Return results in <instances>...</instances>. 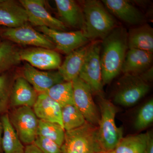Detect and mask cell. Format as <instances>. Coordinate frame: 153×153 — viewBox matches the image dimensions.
I'll list each match as a JSON object with an SVG mask.
<instances>
[{"instance_id":"f546056e","label":"cell","mask_w":153,"mask_h":153,"mask_svg":"<svg viewBox=\"0 0 153 153\" xmlns=\"http://www.w3.org/2000/svg\"><path fill=\"white\" fill-rule=\"evenodd\" d=\"M33 144L44 153H62L56 143L41 136H37Z\"/></svg>"},{"instance_id":"4316f807","label":"cell","mask_w":153,"mask_h":153,"mask_svg":"<svg viewBox=\"0 0 153 153\" xmlns=\"http://www.w3.org/2000/svg\"><path fill=\"white\" fill-rule=\"evenodd\" d=\"M62 120L65 131L78 128L86 122L83 115L74 104L62 108Z\"/></svg>"},{"instance_id":"8fae6325","label":"cell","mask_w":153,"mask_h":153,"mask_svg":"<svg viewBox=\"0 0 153 153\" xmlns=\"http://www.w3.org/2000/svg\"><path fill=\"white\" fill-rule=\"evenodd\" d=\"M19 2L25 8L27 14L28 23L36 27H46L66 31V25L47 10L45 1L43 0H20Z\"/></svg>"},{"instance_id":"e575fe53","label":"cell","mask_w":153,"mask_h":153,"mask_svg":"<svg viewBox=\"0 0 153 153\" xmlns=\"http://www.w3.org/2000/svg\"><path fill=\"white\" fill-rule=\"evenodd\" d=\"M106 153H114V152H113V151H112V152H108Z\"/></svg>"},{"instance_id":"7402d4cb","label":"cell","mask_w":153,"mask_h":153,"mask_svg":"<svg viewBox=\"0 0 153 153\" xmlns=\"http://www.w3.org/2000/svg\"><path fill=\"white\" fill-rule=\"evenodd\" d=\"M3 127L1 146L3 153H25V146L20 140L10 121L8 114L1 117Z\"/></svg>"},{"instance_id":"f1b7e54d","label":"cell","mask_w":153,"mask_h":153,"mask_svg":"<svg viewBox=\"0 0 153 153\" xmlns=\"http://www.w3.org/2000/svg\"><path fill=\"white\" fill-rule=\"evenodd\" d=\"M12 87L7 74H0V114L5 113L10 105V95Z\"/></svg>"},{"instance_id":"8992f818","label":"cell","mask_w":153,"mask_h":153,"mask_svg":"<svg viewBox=\"0 0 153 153\" xmlns=\"http://www.w3.org/2000/svg\"><path fill=\"white\" fill-rule=\"evenodd\" d=\"M149 90V85L139 75L124 74L120 79L114 101L121 106H133L143 97Z\"/></svg>"},{"instance_id":"44dd1931","label":"cell","mask_w":153,"mask_h":153,"mask_svg":"<svg viewBox=\"0 0 153 153\" xmlns=\"http://www.w3.org/2000/svg\"><path fill=\"white\" fill-rule=\"evenodd\" d=\"M129 49L153 52V30L149 25L143 24L130 29L128 33Z\"/></svg>"},{"instance_id":"7c38bea8","label":"cell","mask_w":153,"mask_h":153,"mask_svg":"<svg viewBox=\"0 0 153 153\" xmlns=\"http://www.w3.org/2000/svg\"><path fill=\"white\" fill-rule=\"evenodd\" d=\"M21 60L27 62L31 66L43 71L58 69L62 63L61 57L55 50L32 47L20 50Z\"/></svg>"},{"instance_id":"2e32d148","label":"cell","mask_w":153,"mask_h":153,"mask_svg":"<svg viewBox=\"0 0 153 153\" xmlns=\"http://www.w3.org/2000/svg\"><path fill=\"white\" fill-rule=\"evenodd\" d=\"M38 95V92L23 76H19L15 79L11 88L10 106L33 108Z\"/></svg>"},{"instance_id":"d6986e66","label":"cell","mask_w":153,"mask_h":153,"mask_svg":"<svg viewBox=\"0 0 153 153\" xmlns=\"http://www.w3.org/2000/svg\"><path fill=\"white\" fill-rule=\"evenodd\" d=\"M152 60V53L140 49H129L121 71L124 74L139 75L151 67Z\"/></svg>"},{"instance_id":"836d02e7","label":"cell","mask_w":153,"mask_h":153,"mask_svg":"<svg viewBox=\"0 0 153 153\" xmlns=\"http://www.w3.org/2000/svg\"><path fill=\"white\" fill-rule=\"evenodd\" d=\"M3 134V127L1 122L0 121V153H3L1 146V140Z\"/></svg>"},{"instance_id":"9c48e42d","label":"cell","mask_w":153,"mask_h":153,"mask_svg":"<svg viewBox=\"0 0 153 153\" xmlns=\"http://www.w3.org/2000/svg\"><path fill=\"white\" fill-rule=\"evenodd\" d=\"M38 31L49 38L57 50L68 55L90 41L82 30L72 32L59 31L45 27H38Z\"/></svg>"},{"instance_id":"ac0fdd59","label":"cell","mask_w":153,"mask_h":153,"mask_svg":"<svg viewBox=\"0 0 153 153\" xmlns=\"http://www.w3.org/2000/svg\"><path fill=\"white\" fill-rule=\"evenodd\" d=\"M61 21L66 26L84 30L85 20L82 7L73 0H55Z\"/></svg>"},{"instance_id":"ffe728a7","label":"cell","mask_w":153,"mask_h":153,"mask_svg":"<svg viewBox=\"0 0 153 153\" xmlns=\"http://www.w3.org/2000/svg\"><path fill=\"white\" fill-rule=\"evenodd\" d=\"M89 44L79 47L69 53L61 63L57 71L64 81L72 82L79 76Z\"/></svg>"},{"instance_id":"ba28073f","label":"cell","mask_w":153,"mask_h":153,"mask_svg":"<svg viewBox=\"0 0 153 153\" xmlns=\"http://www.w3.org/2000/svg\"><path fill=\"white\" fill-rule=\"evenodd\" d=\"M74 105L85 118L86 122L98 126L100 114L92 97L90 87L79 77L72 81Z\"/></svg>"},{"instance_id":"6da1fadb","label":"cell","mask_w":153,"mask_h":153,"mask_svg":"<svg viewBox=\"0 0 153 153\" xmlns=\"http://www.w3.org/2000/svg\"><path fill=\"white\" fill-rule=\"evenodd\" d=\"M100 63L102 82L108 84L121 71L129 49L128 32L118 26L101 40Z\"/></svg>"},{"instance_id":"d4e9b609","label":"cell","mask_w":153,"mask_h":153,"mask_svg":"<svg viewBox=\"0 0 153 153\" xmlns=\"http://www.w3.org/2000/svg\"><path fill=\"white\" fill-rule=\"evenodd\" d=\"M61 107L74 104L72 82H64L53 85L45 93Z\"/></svg>"},{"instance_id":"30bf717a","label":"cell","mask_w":153,"mask_h":153,"mask_svg":"<svg viewBox=\"0 0 153 153\" xmlns=\"http://www.w3.org/2000/svg\"><path fill=\"white\" fill-rule=\"evenodd\" d=\"M1 36L10 42L20 45L55 49V45L49 38L28 24L18 27L7 28L2 32Z\"/></svg>"},{"instance_id":"4dcf8cb0","label":"cell","mask_w":153,"mask_h":153,"mask_svg":"<svg viewBox=\"0 0 153 153\" xmlns=\"http://www.w3.org/2000/svg\"><path fill=\"white\" fill-rule=\"evenodd\" d=\"M140 77L145 82H147L152 81L153 78V66H151L146 71L139 74Z\"/></svg>"},{"instance_id":"52a82bcc","label":"cell","mask_w":153,"mask_h":153,"mask_svg":"<svg viewBox=\"0 0 153 153\" xmlns=\"http://www.w3.org/2000/svg\"><path fill=\"white\" fill-rule=\"evenodd\" d=\"M9 118L22 143L26 146L33 144L38 136L39 119L33 108L27 106L16 108Z\"/></svg>"},{"instance_id":"d6a6232c","label":"cell","mask_w":153,"mask_h":153,"mask_svg":"<svg viewBox=\"0 0 153 153\" xmlns=\"http://www.w3.org/2000/svg\"><path fill=\"white\" fill-rule=\"evenodd\" d=\"M25 153H44L34 144L27 145L25 146Z\"/></svg>"},{"instance_id":"603a6c76","label":"cell","mask_w":153,"mask_h":153,"mask_svg":"<svg viewBox=\"0 0 153 153\" xmlns=\"http://www.w3.org/2000/svg\"><path fill=\"white\" fill-rule=\"evenodd\" d=\"M148 137L147 132L123 137L113 152L114 153H143Z\"/></svg>"},{"instance_id":"83f0119b","label":"cell","mask_w":153,"mask_h":153,"mask_svg":"<svg viewBox=\"0 0 153 153\" xmlns=\"http://www.w3.org/2000/svg\"><path fill=\"white\" fill-rule=\"evenodd\" d=\"M153 121V100H149L140 108L136 117L134 127L137 131L148 127Z\"/></svg>"},{"instance_id":"cb8c5ba5","label":"cell","mask_w":153,"mask_h":153,"mask_svg":"<svg viewBox=\"0 0 153 153\" xmlns=\"http://www.w3.org/2000/svg\"><path fill=\"white\" fill-rule=\"evenodd\" d=\"M20 51L10 41L1 42L0 44V74L19 65L21 61Z\"/></svg>"},{"instance_id":"5b68a950","label":"cell","mask_w":153,"mask_h":153,"mask_svg":"<svg viewBox=\"0 0 153 153\" xmlns=\"http://www.w3.org/2000/svg\"><path fill=\"white\" fill-rule=\"evenodd\" d=\"M101 41L96 40L89 44L79 76L90 87L92 94L103 96L100 63Z\"/></svg>"},{"instance_id":"4fadbf2b","label":"cell","mask_w":153,"mask_h":153,"mask_svg":"<svg viewBox=\"0 0 153 153\" xmlns=\"http://www.w3.org/2000/svg\"><path fill=\"white\" fill-rule=\"evenodd\" d=\"M23 77L38 94L45 93L53 85L64 82L58 71H43L27 63L23 69Z\"/></svg>"},{"instance_id":"277c9868","label":"cell","mask_w":153,"mask_h":153,"mask_svg":"<svg viewBox=\"0 0 153 153\" xmlns=\"http://www.w3.org/2000/svg\"><path fill=\"white\" fill-rule=\"evenodd\" d=\"M60 149L62 153L104 152L99 140L98 127L87 122L78 128L65 131Z\"/></svg>"},{"instance_id":"5bb4252c","label":"cell","mask_w":153,"mask_h":153,"mask_svg":"<svg viewBox=\"0 0 153 153\" xmlns=\"http://www.w3.org/2000/svg\"><path fill=\"white\" fill-rule=\"evenodd\" d=\"M102 2L111 15L125 23L138 26L143 24L144 16L131 2L126 0H103Z\"/></svg>"},{"instance_id":"1f68e13d","label":"cell","mask_w":153,"mask_h":153,"mask_svg":"<svg viewBox=\"0 0 153 153\" xmlns=\"http://www.w3.org/2000/svg\"><path fill=\"white\" fill-rule=\"evenodd\" d=\"M148 137L146 146L143 153H153V137L151 132H148Z\"/></svg>"},{"instance_id":"9a60e30c","label":"cell","mask_w":153,"mask_h":153,"mask_svg":"<svg viewBox=\"0 0 153 153\" xmlns=\"http://www.w3.org/2000/svg\"><path fill=\"white\" fill-rule=\"evenodd\" d=\"M28 22L27 12L20 2L0 0V25L14 28L27 25Z\"/></svg>"},{"instance_id":"74e56055","label":"cell","mask_w":153,"mask_h":153,"mask_svg":"<svg viewBox=\"0 0 153 153\" xmlns=\"http://www.w3.org/2000/svg\"><path fill=\"white\" fill-rule=\"evenodd\" d=\"M0 26H1V25H0ZM0 29H1V28H0Z\"/></svg>"},{"instance_id":"3957f363","label":"cell","mask_w":153,"mask_h":153,"mask_svg":"<svg viewBox=\"0 0 153 153\" xmlns=\"http://www.w3.org/2000/svg\"><path fill=\"white\" fill-rule=\"evenodd\" d=\"M98 97L100 114L97 126L99 140L102 150L106 153L114 150L123 138V129L116 124V106L103 96Z\"/></svg>"},{"instance_id":"8d00e7d4","label":"cell","mask_w":153,"mask_h":153,"mask_svg":"<svg viewBox=\"0 0 153 153\" xmlns=\"http://www.w3.org/2000/svg\"><path fill=\"white\" fill-rule=\"evenodd\" d=\"M105 153L104 152H100V153Z\"/></svg>"},{"instance_id":"7a4b0ae2","label":"cell","mask_w":153,"mask_h":153,"mask_svg":"<svg viewBox=\"0 0 153 153\" xmlns=\"http://www.w3.org/2000/svg\"><path fill=\"white\" fill-rule=\"evenodd\" d=\"M82 8L85 20L82 32L89 41H101L117 27L115 19L102 1H84Z\"/></svg>"},{"instance_id":"d590c367","label":"cell","mask_w":153,"mask_h":153,"mask_svg":"<svg viewBox=\"0 0 153 153\" xmlns=\"http://www.w3.org/2000/svg\"><path fill=\"white\" fill-rule=\"evenodd\" d=\"M1 40H0V44H1Z\"/></svg>"},{"instance_id":"484cf974","label":"cell","mask_w":153,"mask_h":153,"mask_svg":"<svg viewBox=\"0 0 153 153\" xmlns=\"http://www.w3.org/2000/svg\"><path fill=\"white\" fill-rule=\"evenodd\" d=\"M65 131L58 124L39 120L38 135L51 140L61 146L64 141Z\"/></svg>"},{"instance_id":"e0dca14e","label":"cell","mask_w":153,"mask_h":153,"mask_svg":"<svg viewBox=\"0 0 153 153\" xmlns=\"http://www.w3.org/2000/svg\"><path fill=\"white\" fill-rule=\"evenodd\" d=\"M33 108L38 119L58 124L63 127L62 107L46 93L38 94Z\"/></svg>"}]
</instances>
